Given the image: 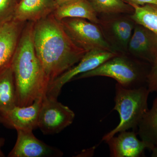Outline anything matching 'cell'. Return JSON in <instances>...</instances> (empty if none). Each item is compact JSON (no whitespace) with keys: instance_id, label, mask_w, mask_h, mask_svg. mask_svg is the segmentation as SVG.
<instances>
[{"instance_id":"obj_16","label":"cell","mask_w":157,"mask_h":157,"mask_svg":"<svg viewBox=\"0 0 157 157\" xmlns=\"http://www.w3.org/2000/svg\"><path fill=\"white\" fill-rule=\"evenodd\" d=\"M140 140L151 151L157 145V96L140 120L137 130Z\"/></svg>"},{"instance_id":"obj_6","label":"cell","mask_w":157,"mask_h":157,"mask_svg":"<svg viewBox=\"0 0 157 157\" xmlns=\"http://www.w3.org/2000/svg\"><path fill=\"white\" fill-rule=\"evenodd\" d=\"M100 26L105 39L115 52L127 55L128 45L136 23L131 14L98 15Z\"/></svg>"},{"instance_id":"obj_2","label":"cell","mask_w":157,"mask_h":157,"mask_svg":"<svg viewBox=\"0 0 157 157\" xmlns=\"http://www.w3.org/2000/svg\"><path fill=\"white\" fill-rule=\"evenodd\" d=\"M34 22L26 23L11 62L16 105L29 106L46 95L49 82L34 48Z\"/></svg>"},{"instance_id":"obj_17","label":"cell","mask_w":157,"mask_h":157,"mask_svg":"<svg viewBox=\"0 0 157 157\" xmlns=\"http://www.w3.org/2000/svg\"><path fill=\"white\" fill-rule=\"evenodd\" d=\"M16 106V90L11 64L0 73V115Z\"/></svg>"},{"instance_id":"obj_23","label":"cell","mask_w":157,"mask_h":157,"mask_svg":"<svg viewBox=\"0 0 157 157\" xmlns=\"http://www.w3.org/2000/svg\"><path fill=\"white\" fill-rule=\"evenodd\" d=\"M5 141V139L4 138H0V157H5V155L3 153V151L2 150V147L4 145Z\"/></svg>"},{"instance_id":"obj_11","label":"cell","mask_w":157,"mask_h":157,"mask_svg":"<svg viewBox=\"0 0 157 157\" xmlns=\"http://www.w3.org/2000/svg\"><path fill=\"white\" fill-rule=\"evenodd\" d=\"M42 99L35 101L29 106H15L0 115V123L16 131H33L38 128V116Z\"/></svg>"},{"instance_id":"obj_3","label":"cell","mask_w":157,"mask_h":157,"mask_svg":"<svg viewBox=\"0 0 157 157\" xmlns=\"http://www.w3.org/2000/svg\"><path fill=\"white\" fill-rule=\"evenodd\" d=\"M150 68V64L148 63L134 58H131L126 55L119 54L74 79L105 76L113 78L125 88H138L147 86Z\"/></svg>"},{"instance_id":"obj_15","label":"cell","mask_w":157,"mask_h":157,"mask_svg":"<svg viewBox=\"0 0 157 157\" xmlns=\"http://www.w3.org/2000/svg\"><path fill=\"white\" fill-rule=\"evenodd\" d=\"M58 20L68 17L85 19L99 23L98 14L89 0H73L58 6L52 13Z\"/></svg>"},{"instance_id":"obj_13","label":"cell","mask_w":157,"mask_h":157,"mask_svg":"<svg viewBox=\"0 0 157 157\" xmlns=\"http://www.w3.org/2000/svg\"><path fill=\"white\" fill-rule=\"evenodd\" d=\"M106 141L111 157H140L144 155L147 146L137 137V132L128 131L119 132Z\"/></svg>"},{"instance_id":"obj_20","label":"cell","mask_w":157,"mask_h":157,"mask_svg":"<svg viewBox=\"0 0 157 157\" xmlns=\"http://www.w3.org/2000/svg\"><path fill=\"white\" fill-rule=\"evenodd\" d=\"M20 0H0V24L13 18Z\"/></svg>"},{"instance_id":"obj_25","label":"cell","mask_w":157,"mask_h":157,"mask_svg":"<svg viewBox=\"0 0 157 157\" xmlns=\"http://www.w3.org/2000/svg\"><path fill=\"white\" fill-rule=\"evenodd\" d=\"M151 157H157V145L151 150Z\"/></svg>"},{"instance_id":"obj_14","label":"cell","mask_w":157,"mask_h":157,"mask_svg":"<svg viewBox=\"0 0 157 157\" xmlns=\"http://www.w3.org/2000/svg\"><path fill=\"white\" fill-rule=\"evenodd\" d=\"M57 7L55 0H20L13 19L21 22H36L52 14Z\"/></svg>"},{"instance_id":"obj_12","label":"cell","mask_w":157,"mask_h":157,"mask_svg":"<svg viewBox=\"0 0 157 157\" xmlns=\"http://www.w3.org/2000/svg\"><path fill=\"white\" fill-rule=\"evenodd\" d=\"M26 23L12 18L0 24V73L11 65Z\"/></svg>"},{"instance_id":"obj_22","label":"cell","mask_w":157,"mask_h":157,"mask_svg":"<svg viewBox=\"0 0 157 157\" xmlns=\"http://www.w3.org/2000/svg\"><path fill=\"white\" fill-rule=\"evenodd\" d=\"M129 5L144 6L146 4H154L157 5V0H124Z\"/></svg>"},{"instance_id":"obj_19","label":"cell","mask_w":157,"mask_h":157,"mask_svg":"<svg viewBox=\"0 0 157 157\" xmlns=\"http://www.w3.org/2000/svg\"><path fill=\"white\" fill-rule=\"evenodd\" d=\"M98 14H132V6L124 0H89Z\"/></svg>"},{"instance_id":"obj_5","label":"cell","mask_w":157,"mask_h":157,"mask_svg":"<svg viewBox=\"0 0 157 157\" xmlns=\"http://www.w3.org/2000/svg\"><path fill=\"white\" fill-rule=\"evenodd\" d=\"M59 21L73 43L86 52L93 50L114 52L98 24L83 18L73 17L64 18Z\"/></svg>"},{"instance_id":"obj_1","label":"cell","mask_w":157,"mask_h":157,"mask_svg":"<svg viewBox=\"0 0 157 157\" xmlns=\"http://www.w3.org/2000/svg\"><path fill=\"white\" fill-rule=\"evenodd\" d=\"M33 39L49 83L76 64L86 52L73 43L52 14L34 23Z\"/></svg>"},{"instance_id":"obj_18","label":"cell","mask_w":157,"mask_h":157,"mask_svg":"<svg viewBox=\"0 0 157 157\" xmlns=\"http://www.w3.org/2000/svg\"><path fill=\"white\" fill-rule=\"evenodd\" d=\"M134 11L131 17L135 23L145 27L157 35V5H132Z\"/></svg>"},{"instance_id":"obj_8","label":"cell","mask_w":157,"mask_h":157,"mask_svg":"<svg viewBox=\"0 0 157 157\" xmlns=\"http://www.w3.org/2000/svg\"><path fill=\"white\" fill-rule=\"evenodd\" d=\"M119 54L114 52L93 50L87 52L77 64L73 66L51 82L46 96L57 98L65 84L73 80L76 76L98 67L102 63Z\"/></svg>"},{"instance_id":"obj_24","label":"cell","mask_w":157,"mask_h":157,"mask_svg":"<svg viewBox=\"0 0 157 157\" xmlns=\"http://www.w3.org/2000/svg\"><path fill=\"white\" fill-rule=\"evenodd\" d=\"M71 1H73V0H55L57 7L66 4V3L69 2Z\"/></svg>"},{"instance_id":"obj_10","label":"cell","mask_w":157,"mask_h":157,"mask_svg":"<svg viewBox=\"0 0 157 157\" xmlns=\"http://www.w3.org/2000/svg\"><path fill=\"white\" fill-rule=\"evenodd\" d=\"M128 53L134 58L151 64L157 56V35L136 23L128 45Z\"/></svg>"},{"instance_id":"obj_4","label":"cell","mask_w":157,"mask_h":157,"mask_svg":"<svg viewBox=\"0 0 157 157\" xmlns=\"http://www.w3.org/2000/svg\"><path fill=\"white\" fill-rule=\"evenodd\" d=\"M150 93L147 86L127 89L117 83L113 109L118 113L120 122L117 126L104 135L102 140L106 142L119 132L130 129L137 132L140 120L149 109Z\"/></svg>"},{"instance_id":"obj_7","label":"cell","mask_w":157,"mask_h":157,"mask_svg":"<svg viewBox=\"0 0 157 157\" xmlns=\"http://www.w3.org/2000/svg\"><path fill=\"white\" fill-rule=\"evenodd\" d=\"M75 117L74 112L57 98L44 96L38 116V128L45 135L58 134L69 126Z\"/></svg>"},{"instance_id":"obj_21","label":"cell","mask_w":157,"mask_h":157,"mask_svg":"<svg viewBox=\"0 0 157 157\" xmlns=\"http://www.w3.org/2000/svg\"><path fill=\"white\" fill-rule=\"evenodd\" d=\"M147 87L150 93H157V56L150 64L147 76Z\"/></svg>"},{"instance_id":"obj_9","label":"cell","mask_w":157,"mask_h":157,"mask_svg":"<svg viewBox=\"0 0 157 157\" xmlns=\"http://www.w3.org/2000/svg\"><path fill=\"white\" fill-rule=\"evenodd\" d=\"M15 145L9 153V157H60L63 151L39 140L33 131L17 130Z\"/></svg>"}]
</instances>
